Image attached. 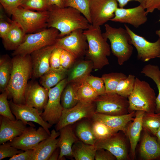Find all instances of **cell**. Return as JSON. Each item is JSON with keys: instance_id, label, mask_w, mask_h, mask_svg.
<instances>
[{"instance_id": "obj_48", "label": "cell", "mask_w": 160, "mask_h": 160, "mask_svg": "<svg viewBox=\"0 0 160 160\" xmlns=\"http://www.w3.org/2000/svg\"><path fill=\"white\" fill-rule=\"evenodd\" d=\"M145 8L147 15L155 10H160V0H145Z\"/></svg>"}, {"instance_id": "obj_28", "label": "cell", "mask_w": 160, "mask_h": 160, "mask_svg": "<svg viewBox=\"0 0 160 160\" xmlns=\"http://www.w3.org/2000/svg\"><path fill=\"white\" fill-rule=\"evenodd\" d=\"M68 71L62 67L57 69L50 68L40 77V84L42 87L49 90L66 78Z\"/></svg>"}, {"instance_id": "obj_14", "label": "cell", "mask_w": 160, "mask_h": 160, "mask_svg": "<svg viewBox=\"0 0 160 160\" xmlns=\"http://www.w3.org/2000/svg\"><path fill=\"white\" fill-rule=\"evenodd\" d=\"M34 127L30 126L27 127L21 135L9 141L10 144L23 151L35 148L40 142L50 135L41 126L37 129Z\"/></svg>"}, {"instance_id": "obj_23", "label": "cell", "mask_w": 160, "mask_h": 160, "mask_svg": "<svg viewBox=\"0 0 160 160\" xmlns=\"http://www.w3.org/2000/svg\"><path fill=\"white\" fill-rule=\"evenodd\" d=\"M145 112L136 111L134 120L127 125L125 135L128 137L130 144V151L133 159L135 158V149L139 140L142 130V119Z\"/></svg>"}, {"instance_id": "obj_46", "label": "cell", "mask_w": 160, "mask_h": 160, "mask_svg": "<svg viewBox=\"0 0 160 160\" xmlns=\"http://www.w3.org/2000/svg\"><path fill=\"white\" fill-rule=\"evenodd\" d=\"M23 0H0L2 6L7 12L11 15L15 9L20 7Z\"/></svg>"}, {"instance_id": "obj_21", "label": "cell", "mask_w": 160, "mask_h": 160, "mask_svg": "<svg viewBox=\"0 0 160 160\" xmlns=\"http://www.w3.org/2000/svg\"><path fill=\"white\" fill-rule=\"evenodd\" d=\"M55 47L54 44L48 46L31 54L33 73L34 76L40 77L50 68V56Z\"/></svg>"}, {"instance_id": "obj_10", "label": "cell", "mask_w": 160, "mask_h": 160, "mask_svg": "<svg viewBox=\"0 0 160 160\" xmlns=\"http://www.w3.org/2000/svg\"><path fill=\"white\" fill-rule=\"evenodd\" d=\"M83 30L76 29L69 34L57 39L54 44L55 47L65 49L73 55L77 59L86 55L88 44Z\"/></svg>"}, {"instance_id": "obj_50", "label": "cell", "mask_w": 160, "mask_h": 160, "mask_svg": "<svg viewBox=\"0 0 160 160\" xmlns=\"http://www.w3.org/2000/svg\"><path fill=\"white\" fill-rule=\"evenodd\" d=\"M2 15H0V37L2 39L4 38L8 33L11 26V23H9L4 19Z\"/></svg>"}, {"instance_id": "obj_7", "label": "cell", "mask_w": 160, "mask_h": 160, "mask_svg": "<svg viewBox=\"0 0 160 160\" xmlns=\"http://www.w3.org/2000/svg\"><path fill=\"white\" fill-rule=\"evenodd\" d=\"M11 15L26 34L47 27L48 11L36 12L20 6L13 10Z\"/></svg>"}, {"instance_id": "obj_55", "label": "cell", "mask_w": 160, "mask_h": 160, "mask_svg": "<svg viewBox=\"0 0 160 160\" xmlns=\"http://www.w3.org/2000/svg\"><path fill=\"white\" fill-rule=\"evenodd\" d=\"M159 21L160 22V16ZM155 33L159 37V38H160V28L159 30L156 31Z\"/></svg>"}, {"instance_id": "obj_49", "label": "cell", "mask_w": 160, "mask_h": 160, "mask_svg": "<svg viewBox=\"0 0 160 160\" xmlns=\"http://www.w3.org/2000/svg\"><path fill=\"white\" fill-rule=\"evenodd\" d=\"M33 149L24 151L10 158L9 160H33Z\"/></svg>"}, {"instance_id": "obj_39", "label": "cell", "mask_w": 160, "mask_h": 160, "mask_svg": "<svg viewBox=\"0 0 160 160\" xmlns=\"http://www.w3.org/2000/svg\"><path fill=\"white\" fill-rule=\"evenodd\" d=\"M93 121L92 127L97 140L107 138L116 132L104 123L98 121Z\"/></svg>"}, {"instance_id": "obj_2", "label": "cell", "mask_w": 160, "mask_h": 160, "mask_svg": "<svg viewBox=\"0 0 160 160\" xmlns=\"http://www.w3.org/2000/svg\"><path fill=\"white\" fill-rule=\"evenodd\" d=\"M29 55L15 56L12 60V71L6 89L8 95L17 104L25 103L28 81L32 70L31 60Z\"/></svg>"}, {"instance_id": "obj_30", "label": "cell", "mask_w": 160, "mask_h": 160, "mask_svg": "<svg viewBox=\"0 0 160 160\" xmlns=\"http://www.w3.org/2000/svg\"><path fill=\"white\" fill-rule=\"evenodd\" d=\"M80 84L68 83L66 84L61 96V103L63 108H72L79 102L77 98L76 92Z\"/></svg>"}, {"instance_id": "obj_20", "label": "cell", "mask_w": 160, "mask_h": 160, "mask_svg": "<svg viewBox=\"0 0 160 160\" xmlns=\"http://www.w3.org/2000/svg\"><path fill=\"white\" fill-rule=\"evenodd\" d=\"M135 111L120 115H107L95 113L92 118L93 121L101 122L116 132L122 131L125 133L128 124L134 119Z\"/></svg>"}, {"instance_id": "obj_38", "label": "cell", "mask_w": 160, "mask_h": 160, "mask_svg": "<svg viewBox=\"0 0 160 160\" xmlns=\"http://www.w3.org/2000/svg\"><path fill=\"white\" fill-rule=\"evenodd\" d=\"M65 7H71L79 11L91 24L89 0H65Z\"/></svg>"}, {"instance_id": "obj_35", "label": "cell", "mask_w": 160, "mask_h": 160, "mask_svg": "<svg viewBox=\"0 0 160 160\" xmlns=\"http://www.w3.org/2000/svg\"><path fill=\"white\" fill-rule=\"evenodd\" d=\"M12 69V60L6 58H1L0 60V89L2 92L7 88L9 81Z\"/></svg>"}, {"instance_id": "obj_52", "label": "cell", "mask_w": 160, "mask_h": 160, "mask_svg": "<svg viewBox=\"0 0 160 160\" xmlns=\"http://www.w3.org/2000/svg\"><path fill=\"white\" fill-rule=\"evenodd\" d=\"M49 5L51 7L55 6L58 7H65V0H48Z\"/></svg>"}, {"instance_id": "obj_41", "label": "cell", "mask_w": 160, "mask_h": 160, "mask_svg": "<svg viewBox=\"0 0 160 160\" xmlns=\"http://www.w3.org/2000/svg\"><path fill=\"white\" fill-rule=\"evenodd\" d=\"M8 95V91L6 89L0 95V114L11 120H15L16 118L12 112L7 99Z\"/></svg>"}, {"instance_id": "obj_5", "label": "cell", "mask_w": 160, "mask_h": 160, "mask_svg": "<svg viewBox=\"0 0 160 160\" xmlns=\"http://www.w3.org/2000/svg\"><path fill=\"white\" fill-rule=\"evenodd\" d=\"M156 97L154 90L147 82L136 77L134 89L128 98L129 113L136 111L155 113Z\"/></svg>"}, {"instance_id": "obj_22", "label": "cell", "mask_w": 160, "mask_h": 160, "mask_svg": "<svg viewBox=\"0 0 160 160\" xmlns=\"http://www.w3.org/2000/svg\"><path fill=\"white\" fill-rule=\"evenodd\" d=\"M49 136L40 142L33 149V160H48L52 154L58 147L60 135L59 131L52 129Z\"/></svg>"}, {"instance_id": "obj_4", "label": "cell", "mask_w": 160, "mask_h": 160, "mask_svg": "<svg viewBox=\"0 0 160 160\" xmlns=\"http://www.w3.org/2000/svg\"><path fill=\"white\" fill-rule=\"evenodd\" d=\"M104 26L105 31L103 35L109 40L111 50L117 57L118 64L122 65L130 59L133 53L130 36L125 28H114L108 24Z\"/></svg>"}, {"instance_id": "obj_24", "label": "cell", "mask_w": 160, "mask_h": 160, "mask_svg": "<svg viewBox=\"0 0 160 160\" xmlns=\"http://www.w3.org/2000/svg\"><path fill=\"white\" fill-rule=\"evenodd\" d=\"M71 125L65 126L59 131L60 135L58 147L60 149V153L58 160H63L65 156L73 157V146L79 139Z\"/></svg>"}, {"instance_id": "obj_3", "label": "cell", "mask_w": 160, "mask_h": 160, "mask_svg": "<svg viewBox=\"0 0 160 160\" xmlns=\"http://www.w3.org/2000/svg\"><path fill=\"white\" fill-rule=\"evenodd\" d=\"M87 37L88 49L85 56L92 61L93 69H100L109 64L107 57L110 55L111 49L104 36L100 27L90 24L89 28L83 31Z\"/></svg>"}, {"instance_id": "obj_31", "label": "cell", "mask_w": 160, "mask_h": 160, "mask_svg": "<svg viewBox=\"0 0 160 160\" xmlns=\"http://www.w3.org/2000/svg\"><path fill=\"white\" fill-rule=\"evenodd\" d=\"M141 73L151 79L156 85L158 94L156 99L155 113H160V69L157 65L148 64L143 67Z\"/></svg>"}, {"instance_id": "obj_15", "label": "cell", "mask_w": 160, "mask_h": 160, "mask_svg": "<svg viewBox=\"0 0 160 160\" xmlns=\"http://www.w3.org/2000/svg\"><path fill=\"white\" fill-rule=\"evenodd\" d=\"M13 114L17 120H20L30 126L34 125L29 122H33L38 124L46 130L49 135V129L52 125L44 121L41 116V113L36 108L25 104H17L12 99L9 102Z\"/></svg>"}, {"instance_id": "obj_11", "label": "cell", "mask_w": 160, "mask_h": 160, "mask_svg": "<svg viewBox=\"0 0 160 160\" xmlns=\"http://www.w3.org/2000/svg\"><path fill=\"white\" fill-rule=\"evenodd\" d=\"M95 102L79 101L74 107L63 108L61 116L55 125V130L58 131L63 127L71 125L84 118H92L95 113Z\"/></svg>"}, {"instance_id": "obj_33", "label": "cell", "mask_w": 160, "mask_h": 160, "mask_svg": "<svg viewBox=\"0 0 160 160\" xmlns=\"http://www.w3.org/2000/svg\"><path fill=\"white\" fill-rule=\"evenodd\" d=\"M143 130L155 136L160 128V113L145 112L142 119Z\"/></svg>"}, {"instance_id": "obj_25", "label": "cell", "mask_w": 160, "mask_h": 160, "mask_svg": "<svg viewBox=\"0 0 160 160\" xmlns=\"http://www.w3.org/2000/svg\"><path fill=\"white\" fill-rule=\"evenodd\" d=\"M93 69L92 61L87 60L76 61L68 70L67 79V83L80 84L85 81Z\"/></svg>"}, {"instance_id": "obj_13", "label": "cell", "mask_w": 160, "mask_h": 160, "mask_svg": "<svg viewBox=\"0 0 160 160\" xmlns=\"http://www.w3.org/2000/svg\"><path fill=\"white\" fill-rule=\"evenodd\" d=\"M124 26L130 36V43L137 50L138 59L146 62L151 59L158 58L160 55V38L155 42H150L134 33L126 24Z\"/></svg>"}, {"instance_id": "obj_43", "label": "cell", "mask_w": 160, "mask_h": 160, "mask_svg": "<svg viewBox=\"0 0 160 160\" xmlns=\"http://www.w3.org/2000/svg\"><path fill=\"white\" fill-rule=\"evenodd\" d=\"M23 151L12 145L9 141L3 143L0 145V160L11 158Z\"/></svg>"}, {"instance_id": "obj_54", "label": "cell", "mask_w": 160, "mask_h": 160, "mask_svg": "<svg viewBox=\"0 0 160 160\" xmlns=\"http://www.w3.org/2000/svg\"><path fill=\"white\" fill-rule=\"evenodd\" d=\"M155 136L156 137L158 141L160 144V128L156 133Z\"/></svg>"}, {"instance_id": "obj_56", "label": "cell", "mask_w": 160, "mask_h": 160, "mask_svg": "<svg viewBox=\"0 0 160 160\" xmlns=\"http://www.w3.org/2000/svg\"><path fill=\"white\" fill-rule=\"evenodd\" d=\"M158 58H160V55L159 56V57H158Z\"/></svg>"}, {"instance_id": "obj_53", "label": "cell", "mask_w": 160, "mask_h": 160, "mask_svg": "<svg viewBox=\"0 0 160 160\" xmlns=\"http://www.w3.org/2000/svg\"><path fill=\"white\" fill-rule=\"evenodd\" d=\"M60 153V149L59 147H58L52 154L49 160H58Z\"/></svg>"}, {"instance_id": "obj_42", "label": "cell", "mask_w": 160, "mask_h": 160, "mask_svg": "<svg viewBox=\"0 0 160 160\" xmlns=\"http://www.w3.org/2000/svg\"><path fill=\"white\" fill-rule=\"evenodd\" d=\"M84 82L89 85L99 95L105 93L104 83L101 77L89 75Z\"/></svg>"}, {"instance_id": "obj_47", "label": "cell", "mask_w": 160, "mask_h": 160, "mask_svg": "<svg viewBox=\"0 0 160 160\" xmlns=\"http://www.w3.org/2000/svg\"><path fill=\"white\" fill-rule=\"evenodd\" d=\"M116 157L109 151L103 148L96 150L95 155V160H114Z\"/></svg>"}, {"instance_id": "obj_32", "label": "cell", "mask_w": 160, "mask_h": 160, "mask_svg": "<svg viewBox=\"0 0 160 160\" xmlns=\"http://www.w3.org/2000/svg\"><path fill=\"white\" fill-rule=\"evenodd\" d=\"M76 135L83 143L94 145L97 139L94 135L92 125L86 122L79 124L76 128Z\"/></svg>"}, {"instance_id": "obj_34", "label": "cell", "mask_w": 160, "mask_h": 160, "mask_svg": "<svg viewBox=\"0 0 160 160\" xmlns=\"http://www.w3.org/2000/svg\"><path fill=\"white\" fill-rule=\"evenodd\" d=\"M127 76L122 73H111L103 74L101 77L103 81L105 93H115L116 88L120 81Z\"/></svg>"}, {"instance_id": "obj_18", "label": "cell", "mask_w": 160, "mask_h": 160, "mask_svg": "<svg viewBox=\"0 0 160 160\" xmlns=\"http://www.w3.org/2000/svg\"><path fill=\"white\" fill-rule=\"evenodd\" d=\"M0 144L10 141L21 135L28 124L20 120H12L1 116L0 123Z\"/></svg>"}, {"instance_id": "obj_40", "label": "cell", "mask_w": 160, "mask_h": 160, "mask_svg": "<svg viewBox=\"0 0 160 160\" xmlns=\"http://www.w3.org/2000/svg\"><path fill=\"white\" fill-rule=\"evenodd\" d=\"M20 6L37 11H47L51 7L49 5L48 0H23Z\"/></svg>"}, {"instance_id": "obj_9", "label": "cell", "mask_w": 160, "mask_h": 160, "mask_svg": "<svg viewBox=\"0 0 160 160\" xmlns=\"http://www.w3.org/2000/svg\"><path fill=\"white\" fill-rule=\"evenodd\" d=\"M67 84V78L48 90V98L41 116L52 126L58 122L63 109L61 103L62 93Z\"/></svg>"}, {"instance_id": "obj_44", "label": "cell", "mask_w": 160, "mask_h": 160, "mask_svg": "<svg viewBox=\"0 0 160 160\" xmlns=\"http://www.w3.org/2000/svg\"><path fill=\"white\" fill-rule=\"evenodd\" d=\"M77 59L69 52L62 49L60 56V64L63 68L68 70Z\"/></svg>"}, {"instance_id": "obj_45", "label": "cell", "mask_w": 160, "mask_h": 160, "mask_svg": "<svg viewBox=\"0 0 160 160\" xmlns=\"http://www.w3.org/2000/svg\"><path fill=\"white\" fill-rule=\"evenodd\" d=\"M62 49L55 47L50 57L49 63L51 68L57 69L62 67L60 64V56Z\"/></svg>"}, {"instance_id": "obj_51", "label": "cell", "mask_w": 160, "mask_h": 160, "mask_svg": "<svg viewBox=\"0 0 160 160\" xmlns=\"http://www.w3.org/2000/svg\"><path fill=\"white\" fill-rule=\"evenodd\" d=\"M119 4L120 8H123L128 3L131 1H135L138 2L141 4L145 7V0H116Z\"/></svg>"}, {"instance_id": "obj_12", "label": "cell", "mask_w": 160, "mask_h": 160, "mask_svg": "<svg viewBox=\"0 0 160 160\" xmlns=\"http://www.w3.org/2000/svg\"><path fill=\"white\" fill-rule=\"evenodd\" d=\"M118 5L116 0H89L91 24L100 27L110 20L114 17Z\"/></svg>"}, {"instance_id": "obj_8", "label": "cell", "mask_w": 160, "mask_h": 160, "mask_svg": "<svg viewBox=\"0 0 160 160\" xmlns=\"http://www.w3.org/2000/svg\"><path fill=\"white\" fill-rule=\"evenodd\" d=\"M95 102L96 113L113 115L129 113L128 98L116 93H105L99 95Z\"/></svg>"}, {"instance_id": "obj_16", "label": "cell", "mask_w": 160, "mask_h": 160, "mask_svg": "<svg viewBox=\"0 0 160 160\" xmlns=\"http://www.w3.org/2000/svg\"><path fill=\"white\" fill-rule=\"evenodd\" d=\"M94 145L97 150L103 148L109 151L116 157V160L128 158L126 140L120 133L116 132L107 138L97 140Z\"/></svg>"}, {"instance_id": "obj_36", "label": "cell", "mask_w": 160, "mask_h": 160, "mask_svg": "<svg viewBox=\"0 0 160 160\" xmlns=\"http://www.w3.org/2000/svg\"><path fill=\"white\" fill-rule=\"evenodd\" d=\"M79 101L92 102H95L99 95L87 83L85 82L79 84L76 92Z\"/></svg>"}, {"instance_id": "obj_17", "label": "cell", "mask_w": 160, "mask_h": 160, "mask_svg": "<svg viewBox=\"0 0 160 160\" xmlns=\"http://www.w3.org/2000/svg\"><path fill=\"white\" fill-rule=\"evenodd\" d=\"M144 7L141 4L133 8H118L114 16L110 20L114 22L129 24L136 28L145 23L147 17Z\"/></svg>"}, {"instance_id": "obj_19", "label": "cell", "mask_w": 160, "mask_h": 160, "mask_svg": "<svg viewBox=\"0 0 160 160\" xmlns=\"http://www.w3.org/2000/svg\"><path fill=\"white\" fill-rule=\"evenodd\" d=\"M48 98V90L37 83L28 85L25 96V104L42 113Z\"/></svg>"}, {"instance_id": "obj_27", "label": "cell", "mask_w": 160, "mask_h": 160, "mask_svg": "<svg viewBox=\"0 0 160 160\" xmlns=\"http://www.w3.org/2000/svg\"><path fill=\"white\" fill-rule=\"evenodd\" d=\"M9 20L11 26L6 37L3 39V44L6 49L15 50L24 41L26 34L16 22Z\"/></svg>"}, {"instance_id": "obj_1", "label": "cell", "mask_w": 160, "mask_h": 160, "mask_svg": "<svg viewBox=\"0 0 160 160\" xmlns=\"http://www.w3.org/2000/svg\"><path fill=\"white\" fill-rule=\"evenodd\" d=\"M48 11L47 27L58 30L60 32L59 38L77 29H87L90 25L79 11L72 7L60 8L53 6Z\"/></svg>"}, {"instance_id": "obj_37", "label": "cell", "mask_w": 160, "mask_h": 160, "mask_svg": "<svg viewBox=\"0 0 160 160\" xmlns=\"http://www.w3.org/2000/svg\"><path fill=\"white\" fill-rule=\"evenodd\" d=\"M136 77L132 74L121 80L118 85L115 93L128 98L134 88Z\"/></svg>"}, {"instance_id": "obj_26", "label": "cell", "mask_w": 160, "mask_h": 160, "mask_svg": "<svg viewBox=\"0 0 160 160\" xmlns=\"http://www.w3.org/2000/svg\"><path fill=\"white\" fill-rule=\"evenodd\" d=\"M139 152L141 157L144 160H151L160 157V144L156 137L151 136L144 130Z\"/></svg>"}, {"instance_id": "obj_29", "label": "cell", "mask_w": 160, "mask_h": 160, "mask_svg": "<svg viewBox=\"0 0 160 160\" xmlns=\"http://www.w3.org/2000/svg\"><path fill=\"white\" fill-rule=\"evenodd\" d=\"M96 150L94 145L78 140L73 146V157L76 160H94Z\"/></svg>"}, {"instance_id": "obj_6", "label": "cell", "mask_w": 160, "mask_h": 160, "mask_svg": "<svg viewBox=\"0 0 160 160\" xmlns=\"http://www.w3.org/2000/svg\"><path fill=\"white\" fill-rule=\"evenodd\" d=\"M59 33L58 30L51 27L26 34L24 41L14 50L12 55L25 56L45 47L53 45L59 38Z\"/></svg>"}]
</instances>
